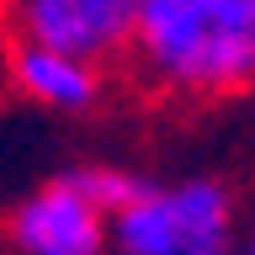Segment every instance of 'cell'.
Instances as JSON below:
<instances>
[{
	"mask_svg": "<svg viewBox=\"0 0 255 255\" xmlns=\"http://www.w3.org/2000/svg\"><path fill=\"white\" fill-rule=\"evenodd\" d=\"M128 80L159 107H223L255 91V0H143Z\"/></svg>",
	"mask_w": 255,
	"mask_h": 255,
	"instance_id": "6da1fadb",
	"label": "cell"
},
{
	"mask_svg": "<svg viewBox=\"0 0 255 255\" xmlns=\"http://www.w3.org/2000/svg\"><path fill=\"white\" fill-rule=\"evenodd\" d=\"M234 229V197L223 181H175L143 191L112 218L117 250L123 255H207L223 250V239Z\"/></svg>",
	"mask_w": 255,
	"mask_h": 255,
	"instance_id": "7a4b0ae2",
	"label": "cell"
},
{
	"mask_svg": "<svg viewBox=\"0 0 255 255\" xmlns=\"http://www.w3.org/2000/svg\"><path fill=\"white\" fill-rule=\"evenodd\" d=\"M138 5L143 0H11L5 16H11V37L21 43H43L112 69L128 64Z\"/></svg>",
	"mask_w": 255,
	"mask_h": 255,
	"instance_id": "3957f363",
	"label": "cell"
},
{
	"mask_svg": "<svg viewBox=\"0 0 255 255\" xmlns=\"http://www.w3.org/2000/svg\"><path fill=\"white\" fill-rule=\"evenodd\" d=\"M107 223L112 213L91 191L85 170H64L16 202L11 239L21 255H101Z\"/></svg>",
	"mask_w": 255,
	"mask_h": 255,
	"instance_id": "277c9868",
	"label": "cell"
},
{
	"mask_svg": "<svg viewBox=\"0 0 255 255\" xmlns=\"http://www.w3.org/2000/svg\"><path fill=\"white\" fill-rule=\"evenodd\" d=\"M5 69H11V85L21 101L43 112H64V117L101 107L112 91V69L59 53V48H43V43H21V37H11V48H5Z\"/></svg>",
	"mask_w": 255,
	"mask_h": 255,
	"instance_id": "5b68a950",
	"label": "cell"
},
{
	"mask_svg": "<svg viewBox=\"0 0 255 255\" xmlns=\"http://www.w3.org/2000/svg\"><path fill=\"white\" fill-rule=\"evenodd\" d=\"M245 255H255V229H250V250H245Z\"/></svg>",
	"mask_w": 255,
	"mask_h": 255,
	"instance_id": "8992f818",
	"label": "cell"
},
{
	"mask_svg": "<svg viewBox=\"0 0 255 255\" xmlns=\"http://www.w3.org/2000/svg\"><path fill=\"white\" fill-rule=\"evenodd\" d=\"M207 255H229V250H207Z\"/></svg>",
	"mask_w": 255,
	"mask_h": 255,
	"instance_id": "52a82bcc",
	"label": "cell"
}]
</instances>
